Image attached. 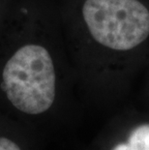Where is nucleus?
Wrapping results in <instances>:
<instances>
[{
  "label": "nucleus",
  "instance_id": "obj_4",
  "mask_svg": "<svg viewBox=\"0 0 149 150\" xmlns=\"http://www.w3.org/2000/svg\"><path fill=\"white\" fill-rule=\"evenodd\" d=\"M13 0H0V32L7 18Z\"/></svg>",
  "mask_w": 149,
  "mask_h": 150
},
{
  "label": "nucleus",
  "instance_id": "obj_2",
  "mask_svg": "<svg viewBox=\"0 0 149 150\" xmlns=\"http://www.w3.org/2000/svg\"><path fill=\"white\" fill-rule=\"evenodd\" d=\"M75 63L95 69L149 38V8L141 0H65L60 8Z\"/></svg>",
  "mask_w": 149,
  "mask_h": 150
},
{
  "label": "nucleus",
  "instance_id": "obj_3",
  "mask_svg": "<svg viewBox=\"0 0 149 150\" xmlns=\"http://www.w3.org/2000/svg\"><path fill=\"white\" fill-rule=\"evenodd\" d=\"M112 150H149V124L136 127L127 142L116 145Z\"/></svg>",
  "mask_w": 149,
  "mask_h": 150
},
{
  "label": "nucleus",
  "instance_id": "obj_1",
  "mask_svg": "<svg viewBox=\"0 0 149 150\" xmlns=\"http://www.w3.org/2000/svg\"><path fill=\"white\" fill-rule=\"evenodd\" d=\"M57 17L45 0H13L0 32V93L17 112L39 116L57 95Z\"/></svg>",
  "mask_w": 149,
  "mask_h": 150
},
{
  "label": "nucleus",
  "instance_id": "obj_5",
  "mask_svg": "<svg viewBox=\"0 0 149 150\" xmlns=\"http://www.w3.org/2000/svg\"><path fill=\"white\" fill-rule=\"evenodd\" d=\"M0 150H21V148L13 139L0 136Z\"/></svg>",
  "mask_w": 149,
  "mask_h": 150
}]
</instances>
